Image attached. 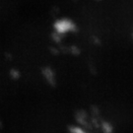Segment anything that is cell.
Instances as JSON below:
<instances>
[{
	"label": "cell",
	"mask_w": 133,
	"mask_h": 133,
	"mask_svg": "<svg viewBox=\"0 0 133 133\" xmlns=\"http://www.w3.org/2000/svg\"><path fill=\"white\" fill-rule=\"evenodd\" d=\"M68 132L69 133H89V131L85 129L84 127H82L80 125H71V126H69V128H68Z\"/></svg>",
	"instance_id": "cell-3"
},
{
	"label": "cell",
	"mask_w": 133,
	"mask_h": 133,
	"mask_svg": "<svg viewBox=\"0 0 133 133\" xmlns=\"http://www.w3.org/2000/svg\"><path fill=\"white\" fill-rule=\"evenodd\" d=\"M2 125H3V123H2V121H1V119H0V128L2 127Z\"/></svg>",
	"instance_id": "cell-4"
},
{
	"label": "cell",
	"mask_w": 133,
	"mask_h": 133,
	"mask_svg": "<svg viewBox=\"0 0 133 133\" xmlns=\"http://www.w3.org/2000/svg\"><path fill=\"white\" fill-rule=\"evenodd\" d=\"M100 129L102 133H114V126L111 122L108 120H102L100 124Z\"/></svg>",
	"instance_id": "cell-2"
},
{
	"label": "cell",
	"mask_w": 133,
	"mask_h": 133,
	"mask_svg": "<svg viewBox=\"0 0 133 133\" xmlns=\"http://www.w3.org/2000/svg\"><path fill=\"white\" fill-rule=\"evenodd\" d=\"M75 120L77 122V125H80L85 129L89 130L92 127L91 123V116L90 114L87 112L85 110H78L75 112Z\"/></svg>",
	"instance_id": "cell-1"
}]
</instances>
